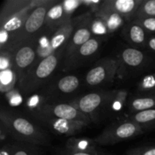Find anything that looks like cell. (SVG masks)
<instances>
[{
  "label": "cell",
  "instance_id": "obj_1",
  "mask_svg": "<svg viewBox=\"0 0 155 155\" xmlns=\"http://www.w3.org/2000/svg\"><path fill=\"white\" fill-rule=\"evenodd\" d=\"M1 135L10 136L16 142L36 146H48L51 138L45 130L24 117L6 109L0 112Z\"/></svg>",
  "mask_w": 155,
  "mask_h": 155
},
{
  "label": "cell",
  "instance_id": "obj_2",
  "mask_svg": "<svg viewBox=\"0 0 155 155\" xmlns=\"http://www.w3.org/2000/svg\"><path fill=\"white\" fill-rule=\"evenodd\" d=\"M45 0H7L0 12V48L18 31L32 11L44 4Z\"/></svg>",
  "mask_w": 155,
  "mask_h": 155
},
{
  "label": "cell",
  "instance_id": "obj_3",
  "mask_svg": "<svg viewBox=\"0 0 155 155\" xmlns=\"http://www.w3.org/2000/svg\"><path fill=\"white\" fill-rule=\"evenodd\" d=\"M64 51L65 48L58 50L40 61L36 62L18 83L19 90L24 95H29L48 83Z\"/></svg>",
  "mask_w": 155,
  "mask_h": 155
},
{
  "label": "cell",
  "instance_id": "obj_4",
  "mask_svg": "<svg viewBox=\"0 0 155 155\" xmlns=\"http://www.w3.org/2000/svg\"><path fill=\"white\" fill-rule=\"evenodd\" d=\"M57 0H46L44 4L33 9L27 18L23 27L12 36L5 46L2 51L12 53L19 45L29 42L41 32V29L45 26V18L49 9L57 3Z\"/></svg>",
  "mask_w": 155,
  "mask_h": 155
},
{
  "label": "cell",
  "instance_id": "obj_5",
  "mask_svg": "<svg viewBox=\"0 0 155 155\" xmlns=\"http://www.w3.org/2000/svg\"><path fill=\"white\" fill-rule=\"evenodd\" d=\"M114 90H103L90 92L75 98L70 104L90 119L97 122L107 117L109 103Z\"/></svg>",
  "mask_w": 155,
  "mask_h": 155
},
{
  "label": "cell",
  "instance_id": "obj_6",
  "mask_svg": "<svg viewBox=\"0 0 155 155\" xmlns=\"http://www.w3.org/2000/svg\"><path fill=\"white\" fill-rule=\"evenodd\" d=\"M142 133L143 131L139 125L127 119L112 123L93 140L97 145L108 146L130 140Z\"/></svg>",
  "mask_w": 155,
  "mask_h": 155
},
{
  "label": "cell",
  "instance_id": "obj_7",
  "mask_svg": "<svg viewBox=\"0 0 155 155\" xmlns=\"http://www.w3.org/2000/svg\"><path fill=\"white\" fill-rule=\"evenodd\" d=\"M119 62L118 71H120L124 75H127L129 71H145L154 68L155 59L143 51L142 50L129 47L122 49L117 58Z\"/></svg>",
  "mask_w": 155,
  "mask_h": 155
},
{
  "label": "cell",
  "instance_id": "obj_8",
  "mask_svg": "<svg viewBox=\"0 0 155 155\" xmlns=\"http://www.w3.org/2000/svg\"><path fill=\"white\" fill-rule=\"evenodd\" d=\"M119 62L117 58H104L94 65L85 77L87 86L98 87L111 83L117 74Z\"/></svg>",
  "mask_w": 155,
  "mask_h": 155
},
{
  "label": "cell",
  "instance_id": "obj_9",
  "mask_svg": "<svg viewBox=\"0 0 155 155\" xmlns=\"http://www.w3.org/2000/svg\"><path fill=\"white\" fill-rule=\"evenodd\" d=\"M35 118L38 117L58 118L68 120L80 121L89 124L91 120L86 115L68 103H45L39 110L32 114Z\"/></svg>",
  "mask_w": 155,
  "mask_h": 155
},
{
  "label": "cell",
  "instance_id": "obj_10",
  "mask_svg": "<svg viewBox=\"0 0 155 155\" xmlns=\"http://www.w3.org/2000/svg\"><path fill=\"white\" fill-rule=\"evenodd\" d=\"M38 35L29 42L19 45L12 52L13 69L16 74L18 84L23 77L36 63L37 58L36 42Z\"/></svg>",
  "mask_w": 155,
  "mask_h": 155
},
{
  "label": "cell",
  "instance_id": "obj_11",
  "mask_svg": "<svg viewBox=\"0 0 155 155\" xmlns=\"http://www.w3.org/2000/svg\"><path fill=\"white\" fill-rule=\"evenodd\" d=\"M93 17V14L88 12L74 18L75 21V28L65 48L64 61L69 58L81 45L93 37L91 30V24Z\"/></svg>",
  "mask_w": 155,
  "mask_h": 155
},
{
  "label": "cell",
  "instance_id": "obj_12",
  "mask_svg": "<svg viewBox=\"0 0 155 155\" xmlns=\"http://www.w3.org/2000/svg\"><path fill=\"white\" fill-rule=\"evenodd\" d=\"M80 86V80L75 75H66L53 81L45 86L42 95L46 103L49 98L55 97H64L74 93Z\"/></svg>",
  "mask_w": 155,
  "mask_h": 155
},
{
  "label": "cell",
  "instance_id": "obj_13",
  "mask_svg": "<svg viewBox=\"0 0 155 155\" xmlns=\"http://www.w3.org/2000/svg\"><path fill=\"white\" fill-rule=\"evenodd\" d=\"M36 118L50 131L59 136H74L80 133L89 125L80 121L68 120L46 117H38Z\"/></svg>",
  "mask_w": 155,
  "mask_h": 155
},
{
  "label": "cell",
  "instance_id": "obj_14",
  "mask_svg": "<svg viewBox=\"0 0 155 155\" xmlns=\"http://www.w3.org/2000/svg\"><path fill=\"white\" fill-rule=\"evenodd\" d=\"M101 43L100 37H92L80 47L71 57L64 61V70H72L80 68L92 58L99 50Z\"/></svg>",
  "mask_w": 155,
  "mask_h": 155
},
{
  "label": "cell",
  "instance_id": "obj_15",
  "mask_svg": "<svg viewBox=\"0 0 155 155\" xmlns=\"http://www.w3.org/2000/svg\"><path fill=\"white\" fill-rule=\"evenodd\" d=\"M142 0H104L101 7L113 11L124 18L126 22L133 21Z\"/></svg>",
  "mask_w": 155,
  "mask_h": 155
},
{
  "label": "cell",
  "instance_id": "obj_16",
  "mask_svg": "<svg viewBox=\"0 0 155 155\" xmlns=\"http://www.w3.org/2000/svg\"><path fill=\"white\" fill-rule=\"evenodd\" d=\"M123 36L131 47L137 49L147 48L148 33L135 21H130L124 25L123 30Z\"/></svg>",
  "mask_w": 155,
  "mask_h": 155
},
{
  "label": "cell",
  "instance_id": "obj_17",
  "mask_svg": "<svg viewBox=\"0 0 155 155\" xmlns=\"http://www.w3.org/2000/svg\"><path fill=\"white\" fill-rule=\"evenodd\" d=\"M74 28L75 21L74 18H72L54 32L50 41V49L51 53L66 48L67 44L74 33Z\"/></svg>",
  "mask_w": 155,
  "mask_h": 155
},
{
  "label": "cell",
  "instance_id": "obj_18",
  "mask_svg": "<svg viewBox=\"0 0 155 155\" xmlns=\"http://www.w3.org/2000/svg\"><path fill=\"white\" fill-rule=\"evenodd\" d=\"M71 19L72 18L68 16L64 10L62 2H58L47 13L45 26L48 30L54 32Z\"/></svg>",
  "mask_w": 155,
  "mask_h": 155
},
{
  "label": "cell",
  "instance_id": "obj_19",
  "mask_svg": "<svg viewBox=\"0 0 155 155\" xmlns=\"http://www.w3.org/2000/svg\"><path fill=\"white\" fill-rule=\"evenodd\" d=\"M128 107L133 114L155 108V92L139 93L131 97L128 101Z\"/></svg>",
  "mask_w": 155,
  "mask_h": 155
},
{
  "label": "cell",
  "instance_id": "obj_20",
  "mask_svg": "<svg viewBox=\"0 0 155 155\" xmlns=\"http://www.w3.org/2000/svg\"><path fill=\"white\" fill-rule=\"evenodd\" d=\"M94 15L104 21L109 34L119 30L126 22L124 18L116 12L101 7H100L99 11Z\"/></svg>",
  "mask_w": 155,
  "mask_h": 155
},
{
  "label": "cell",
  "instance_id": "obj_21",
  "mask_svg": "<svg viewBox=\"0 0 155 155\" xmlns=\"http://www.w3.org/2000/svg\"><path fill=\"white\" fill-rule=\"evenodd\" d=\"M93 139L88 138H70L65 143L64 149L72 152H92L97 149Z\"/></svg>",
  "mask_w": 155,
  "mask_h": 155
},
{
  "label": "cell",
  "instance_id": "obj_22",
  "mask_svg": "<svg viewBox=\"0 0 155 155\" xmlns=\"http://www.w3.org/2000/svg\"><path fill=\"white\" fill-rule=\"evenodd\" d=\"M129 119L139 125L143 133L153 130L155 128V108L133 114Z\"/></svg>",
  "mask_w": 155,
  "mask_h": 155
},
{
  "label": "cell",
  "instance_id": "obj_23",
  "mask_svg": "<svg viewBox=\"0 0 155 155\" xmlns=\"http://www.w3.org/2000/svg\"><path fill=\"white\" fill-rule=\"evenodd\" d=\"M9 155H41L39 146L16 142L4 145Z\"/></svg>",
  "mask_w": 155,
  "mask_h": 155
},
{
  "label": "cell",
  "instance_id": "obj_24",
  "mask_svg": "<svg viewBox=\"0 0 155 155\" xmlns=\"http://www.w3.org/2000/svg\"><path fill=\"white\" fill-rule=\"evenodd\" d=\"M127 96H128V92L125 89L114 91V94L109 103L107 117L110 115H115L123 110L127 101Z\"/></svg>",
  "mask_w": 155,
  "mask_h": 155
},
{
  "label": "cell",
  "instance_id": "obj_25",
  "mask_svg": "<svg viewBox=\"0 0 155 155\" xmlns=\"http://www.w3.org/2000/svg\"><path fill=\"white\" fill-rule=\"evenodd\" d=\"M18 84V79L13 68L1 71L0 72V89L2 92H8Z\"/></svg>",
  "mask_w": 155,
  "mask_h": 155
},
{
  "label": "cell",
  "instance_id": "obj_26",
  "mask_svg": "<svg viewBox=\"0 0 155 155\" xmlns=\"http://www.w3.org/2000/svg\"><path fill=\"white\" fill-rule=\"evenodd\" d=\"M149 18H155V0H142L135 19Z\"/></svg>",
  "mask_w": 155,
  "mask_h": 155
},
{
  "label": "cell",
  "instance_id": "obj_27",
  "mask_svg": "<svg viewBox=\"0 0 155 155\" xmlns=\"http://www.w3.org/2000/svg\"><path fill=\"white\" fill-rule=\"evenodd\" d=\"M139 93L155 92V73L144 77L138 84Z\"/></svg>",
  "mask_w": 155,
  "mask_h": 155
},
{
  "label": "cell",
  "instance_id": "obj_28",
  "mask_svg": "<svg viewBox=\"0 0 155 155\" xmlns=\"http://www.w3.org/2000/svg\"><path fill=\"white\" fill-rule=\"evenodd\" d=\"M91 30L92 35L95 36H103L104 35L109 34L104 21L95 15L91 24Z\"/></svg>",
  "mask_w": 155,
  "mask_h": 155
},
{
  "label": "cell",
  "instance_id": "obj_29",
  "mask_svg": "<svg viewBox=\"0 0 155 155\" xmlns=\"http://www.w3.org/2000/svg\"><path fill=\"white\" fill-rule=\"evenodd\" d=\"M126 155H155V145L133 148L126 151Z\"/></svg>",
  "mask_w": 155,
  "mask_h": 155
},
{
  "label": "cell",
  "instance_id": "obj_30",
  "mask_svg": "<svg viewBox=\"0 0 155 155\" xmlns=\"http://www.w3.org/2000/svg\"><path fill=\"white\" fill-rule=\"evenodd\" d=\"M13 68L12 54L9 51H2L0 54V69L1 71Z\"/></svg>",
  "mask_w": 155,
  "mask_h": 155
},
{
  "label": "cell",
  "instance_id": "obj_31",
  "mask_svg": "<svg viewBox=\"0 0 155 155\" xmlns=\"http://www.w3.org/2000/svg\"><path fill=\"white\" fill-rule=\"evenodd\" d=\"M62 5L64 12L68 16L71 18L74 12L80 6H82V0H65L62 1Z\"/></svg>",
  "mask_w": 155,
  "mask_h": 155
},
{
  "label": "cell",
  "instance_id": "obj_32",
  "mask_svg": "<svg viewBox=\"0 0 155 155\" xmlns=\"http://www.w3.org/2000/svg\"><path fill=\"white\" fill-rule=\"evenodd\" d=\"M143 27L147 33H155V18H142L133 20Z\"/></svg>",
  "mask_w": 155,
  "mask_h": 155
},
{
  "label": "cell",
  "instance_id": "obj_33",
  "mask_svg": "<svg viewBox=\"0 0 155 155\" xmlns=\"http://www.w3.org/2000/svg\"><path fill=\"white\" fill-rule=\"evenodd\" d=\"M103 2L104 1H101V0H97V1H94V0H82V6L88 8L89 9V12L95 15L96 12L99 11L100 7H101Z\"/></svg>",
  "mask_w": 155,
  "mask_h": 155
},
{
  "label": "cell",
  "instance_id": "obj_34",
  "mask_svg": "<svg viewBox=\"0 0 155 155\" xmlns=\"http://www.w3.org/2000/svg\"><path fill=\"white\" fill-rule=\"evenodd\" d=\"M57 155H116L110 154V153L104 152V151L98 150V148L95 149V151H92V152H72V151H67V150L64 149L62 151H60L58 153Z\"/></svg>",
  "mask_w": 155,
  "mask_h": 155
},
{
  "label": "cell",
  "instance_id": "obj_35",
  "mask_svg": "<svg viewBox=\"0 0 155 155\" xmlns=\"http://www.w3.org/2000/svg\"><path fill=\"white\" fill-rule=\"evenodd\" d=\"M8 98L10 104L13 106L18 105L21 102V97L19 92L15 91L14 89L8 92Z\"/></svg>",
  "mask_w": 155,
  "mask_h": 155
},
{
  "label": "cell",
  "instance_id": "obj_36",
  "mask_svg": "<svg viewBox=\"0 0 155 155\" xmlns=\"http://www.w3.org/2000/svg\"><path fill=\"white\" fill-rule=\"evenodd\" d=\"M147 48L155 54V36H150L147 42Z\"/></svg>",
  "mask_w": 155,
  "mask_h": 155
}]
</instances>
